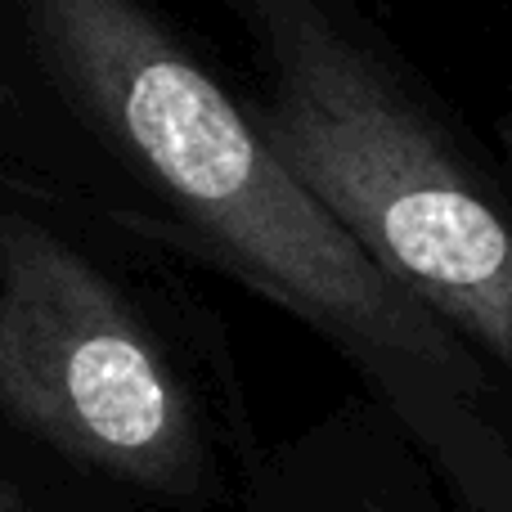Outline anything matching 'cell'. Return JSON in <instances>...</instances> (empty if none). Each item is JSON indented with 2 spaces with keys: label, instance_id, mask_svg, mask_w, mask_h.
<instances>
[{
  "label": "cell",
  "instance_id": "7a4b0ae2",
  "mask_svg": "<svg viewBox=\"0 0 512 512\" xmlns=\"http://www.w3.org/2000/svg\"><path fill=\"white\" fill-rule=\"evenodd\" d=\"M261 72L252 117L405 297L512 391V194L351 0H225Z\"/></svg>",
  "mask_w": 512,
  "mask_h": 512
},
{
  "label": "cell",
  "instance_id": "3957f363",
  "mask_svg": "<svg viewBox=\"0 0 512 512\" xmlns=\"http://www.w3.org/2000/svg\"><path fill=\"white\" fill-rule=\"evenodd\" d=\"M0 414L59 459L144 495L207 481L189 387L126 292L41 221L0 207Z\"/></svg>",
  "mask_w": 512,
  "mask_h": 512
},
{
  "label": "cell",
  "instance_id": "6da1fadb",
  "mask_svg": "<svg viewBox=\"0 0 512 512\" xmlns=\"http://www.w3.org/2000/svg\"><path fill=\"white\" fill-rule=\"evenodd\" d=\"M18 23L72 122L180 243L324 337L463 508L512 512V391L355 248L149 0H18Z\"/></svg>",
  "mask_w": 512,
  "mask_h": 512
},
{
  "label": "cell",
  "instance_id": "5b68a950",
  "mask_svg": "<svg viewBox=\"0 0 512 512\" xmlns=\"http://www.w3.org/2000/svg\"><path fill=\"white\" fill-rule=\"evenodd\" d=\"M14 95V90H9V77H5V63H0V104H5V99Z\"/></svg>",
  "mask_w": 512,
  "mask_h": 512
},
{
  "label": "cell",
  "instance_id": "277c9868",
  "mask_svg": "<svg viewBox=\"0 0 512 512\" xmlns=\"http://www.w3.org/2000/svg\"><path fill=\"white\" fill-rule=\"evenodd\" d=\"M0 512H45V508L36 504V499L27 495L18 481H9L5 468H0Z\"/></svg>",
  "mask_w": 512,
  "mask_h": 512
}]
</instances>
